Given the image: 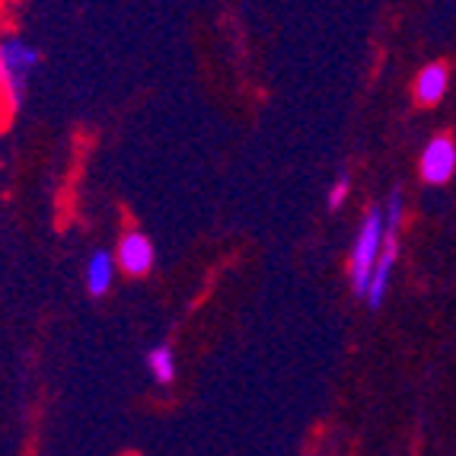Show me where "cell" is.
Wrapping results in <instances>:
<instances>
[{
	"label": "cell",
	"mask_w": 456,
	"mask_h": 456,
	"mask_svg": "<svg viewBox=\"0 0 456 456\" xmlns=\"http://www.w3.org/2000/svg\"><path fill=\"white\" fill-rule=\"evenodd\" d=\"M38 64H42V54L29 38L13 29H0V112L4 115H16L26 106Z\"/></svg>",
	"instance_id": "2"
},
{
	"label": "cell",
	"mask_w": 456,
	"mask_h": 456,
	"mask_svg": "<svg viewBox=\"0 0 456 456\" xmlns=\"http://www.w3.org/2000/svg\"><path fill=\"white\" fill-rule=\"evenodd\" d=\"M383 233H387V221H383V205H370L361 214L358 230H354V240H351L348 249V281L354 297H364L367 278H370V268L380 256Z\"/></svg>",
	"instance_id": "3"
},
{
	"label": "cell",
	"mask_w": 456,
	"mask_h": 456,
	"mask_svg": "<svg viewBox=\"0 0 456 456\" xmlns=\"http://www.w3.org/2000/svg\"><path fill=\"white\" fill-rule=\"evenodd\" d=\"M405 191L393 189L383 201V221H387V233H383V246L380 256L373 262L370 278H367L364 288V300L370 310H380L387 304L389 290H393V278L395 268H399V259H403V227H405Z\"/></svg>",
	"instance_id": "1"
},
{
	"label": "cell",
	"mask_w": 456,
	"mask_h": 456,
	"mask_svg": "<svg viewBox=\"0 0 456 456\" xmlns=\"http://www.w3.org/2000/svg\"><path fill=\"white\" fill-rule=\"evenodd\" d=\"M351 175L348 173H338L332 179V185H329V195H326V208L329 211H338V208L348 205V198H351Z\"/></svg>",
	"instance_id": "9"
},
{
	"label": "cell",
	"mask_w": 456,
	"mask_h": 456,
	"mask_svg": "<svg viewBox=\"0 0 456 456\" xmlns=\"http://www.w3.org/2000/svg\"><path fill=\"white\" fill-rule=\"evenodd\" d=\"M112 259H115L118 274L141 281V278L153 274V268H157V246H153V240L144 230L128 227L118 236V243H115V249H112Z\"/></svg>",
	"instance_id": "5"
},
{
	"label": "cell",
	"mask_w": 456,
	"mask_h": 456,
	"mask_svg": "<svg viewBox=\"0 0 456 456\" xmlns=\"http://www.w3.org/2000/svg\"><path fill=\"white\" fill-rule=\"evenodd\" d=\"M456 175V141L450 131H437L428 137L419 153V179L428 189H444Z\"/></svg>",
	"instance_id": "4"
},
{
	"label": "cell",
	"mask_w": 456,
	"mask_h": 456,
	"mask_svg": "<svg viewBox=\"0 0 456 456\" xmlns=\"http://www.w3.org/2000/svg\"><path fill=\"white\" fill-rule=\"evenodd\" d=\"M144 364L157 387H173L175 377H179V358H175L173 345H167V342H157L153 348H147Z\"/></svg>",
	"instance_id": "8"
},
{
	"label": "cell",
	"mask_w": 456,
	"mask_h": 456,
	"mask_svg": "<svg viewBox=\"0 0 456 456\" xmlns=\"http://www.w3.org/2000/svg\"><path fill=\"white\" fill-rule=\"evenodd\" d=\"M115 278H118V268H115L112 249H93L90 259L84 265V288L90 297H106L112 290Z\"/></svg>",
	"instance_id": "7"
},
{
	"label": "cell",
	"mask_w": 456,
	"mask_h": 456,
	"mask_svg": "<svg viewBox=\"0 0 456 456\" xmlns=\"http://www.w3.org/2000/svg\"><path fill=\"white\" fill-rule=\"evenodd\" d=\"M450 93V68L444 61H431L415 74L411 80V99L419 102L421 109L441 106Z\"/></svg>",
	"instance_id": "6"
}]
</instances>
